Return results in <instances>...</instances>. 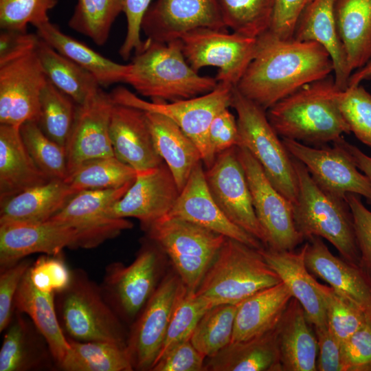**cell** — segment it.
Masks as SVG:
<instances>
[{"mask_svg":"<svg viewBox=\"0 0 371 371\" xmlns=\"http://www.w3.org/2000/svg\"><path fill=\"white\" fill-rule=\"evenodd\" d=\"M182 285L177 273L164 276L137 318L131 325L127 350L134 370H151L161 350Z\"/></svg>","mask_w":371,"mask_h":371,"instance_id":"cell-15","label":"cell"},{"mask_svg":"<svg viewBox=\"0 0 371 371\" xmlns=\"http://www.w3.org/2000/svg\"><path fill=\"white\" fill-rule=\"evenodd\" d=\"M137 171L115 156L87 161L64 180L76 192L121 188L135 181Z\"/></svg>","mask_w":371,"mask_h":371,"instance_id":"cell-39","label":"cell"},{"mask_svg":"<svg viewBox=\"0 0 371 371\" xmlns=\"http://www.w3.org/2000/svg\"><path fill=\"white\" fill-rule=\"evenodd\" d=\"M109 134L115 156L137 172L164 162L155 149L145 111L114 103Z\"/></svg>","mask_w":371,"mask_h":371,"instance_id":"cell-24","label":"cell"},{"mask_svg":"<svg viewBox=\"0 0 371 371\" xmlns=\"http://www.w3.org/2000/svg\"><path fill=\"white\" fill-rule=\"evenodd\" d=\"M29 273L36 289L55 295L66 289L71 279V269L67 267L62 253L41 255L32 262Z\"/></svg>","mask_w":371,"mask_h":371,"instance_id":"cell-49","label":"cell"},{"mask_svg":"<svg viewBox=\"0 0 371 371\" xmlns=\"http://www.w3.org/2000/svg\"><path fill=\"white\" fill-rule=\"evenodd\" d=\"M133 183L115 189L78 192L49 221L76 230L75 249L97 247L133 227V223L127 218L111 217L106 213L107 209L125 194Z\"/></svg>","mask_w":371,"mask_h":371,"instance_id":"cell-13","label":"cell"},{"mask_svg":"<svg viewBox=\"0 0 371 371\" xmlns=\"http://www.w3.org/2000/svg\"><path fill=\"white\" fill-rule=\"evenodd\" d=\"M311 0H274L269 31L283 39L293 38L295 27L304 9Z\"/></svg>","mask_w":371,"mask_h":371,"instance_id":"cell-56","label":"cell"},{"mask_svg":"<svg viewBox=\"0 0 371 371\" xmlns=\"http://www.w3.org/2000/svg\"><path fill=\"white\" fill-rule=\"evenodd\" d=\"M38 36L18 30H1L0 63L7 62L36 47Z\"/></svg>","mask_w":371,"mask_h":371,"instance_id":"cell-58","label":"cell"},{"mask_svg":"<svg viewBox=\"0 0 371 371\" xmlns=\"http://www.w3.org/2000/svg\"><path fill=\"white\" fill-rule=\"evenodd\" d=\"M151 2L152 0L124 1L123 12L126 19V33L119 54L125 60L143 44L141 38L142 24Z\"/></svg>","mask_w":371,"mask_h":371,"instance_id":"cell-54","label":"cell"},{"mask_svg":"<svg viewBox=\"0 0 371 371\" xmlns=\"http://www.w3.org/2000/svg\"><path fill=\"white\" fill-rule=\"evenodd\" d=\"M338 104L355 136L371 148V94L360 84L340 90Z\"/></svg>","mask_w":371,"mask_h":371,"instance_id":"cell-47","label":"cell"},{"mask_svg":"<svg viewBox=\"0 0 371 371\" xmlns=\"http://www.w3.org/2000/svg\"><path fill=\"white\" fill-rule=\"evenodd\" d=\"M125 83L150 101L174 102L207 93L215 78L199 74L188 63L181 40L161 43L146 38L135 52Z\"/></svg>","mask_w":371,"mask_h":371,"instance_id":"cell-3","label":"cell"},{"mask_svg":"<svg viewBox=\"0 0 371 371\" xmlns=\"http://www.w3.org/2000/svg\"><path fill=\"white\" fill-rule=\"evenodd\" d=\"M237 304H219L208 309L191 337L193 346L205 357L216 355L232 339Z\"/></svg>","mask_w":371,"mask_h":371,"instance_id":"cell-43","label":"cell"},{"mask_svg":"<svg viewBox=\"0 0 371 371\" xmlns=\"http://www.w3.org/2000/svg\"><path fill=\"white\" fill-rule=\"evenodd\" d=\"M199 28L227 30L217 0H156L142 24L147 38L161 43L179 40Z\"/></svg>","mask_w":371,"mask_h":371,"instance_id":"cell-19","label":"cell"},{"mask_svg":"<svg viewBox=\"0 0 371 371\" xmlns=\"http://www.w3.org/2000/svg\"><path fill=\"white\" fill-rule=\"evenodd\" d=\"M32 261L27 258L0 270V332L5 330L14 315V298Z\"/></svg>","mask_w":371,"mask_h":371,"instance_id":"cell-50","label":"cell"},{"mask_svg":"<svg viewBox=\"0 0 371 371\" xmlns=\"http://www.w3.org/2000/svg\"><path fill=\"white\" fill-rule=\"evenodd\" d=\"M29 269L16 292L14 308L28 316L45 338L58 368L69 349V344L58 318L56 295L36 289L30 279Z\"/></svg>","mask_w":371,"mask_h":371,"instance_id":"cell-35","label":"cell"},{"mask_svg":"<svg viewBox=\"0 0 371 371\" xmlns=\"http://www.w3.org/2000/svg\"><path fill=\"white\" fill-rule=\"evenodd\" d=\"M234 88L218 83L207 93L174 102L146 101L124 87H115L110 95L115 104L159 113L171 120L197 146L207 168L216 158L209 141V128L218 113L232 106Z\"/></svg>","mask_w":371,"mask_h":371,"instance_id":"cell-9","label":"cell"},{"mask_svg":"<svg viewBox=\"0 0 371 371\" xmlns=\"http://www.w3.org/2000/svg\"><path fill=\"white\" fill-rule=\"evenodd\" d=\"M341 137L332 147H311L300 142L281 138L295 159L304 164L315 183L324 192L339 199L353 193L371 203V183L359 171Z\"/></svg>","mask_w":371,"mask_h":371,"instance_id":"cell-14","label":"cell"},{"mask_svg":"<svg viewBox=\"0 0 371 371\" xmlns=\"http://www.w3.org/2000/svg\"><path fill=\"white\" fill-rule=\"evenodd\" d=\"M124 0H78L68 25L98 45H104L112 25L123 12Z\"/></svg>","mask_w":371,"mask_h":371,"instance_id":"cell-41","label":"cell"},{"mask_svg":"<svg viewBox=\"0 0 371 371\" xmlns=\"http://www.w3.org/2000/svg\"><path fill=\"white\" fill-rule=\"evenodd\" d=\"M60 326L67 338L127 348L122 319L105 300L100 285L82 269H71L68 287L55 296Z\"/></svg>","mask_w":371,"mask_h":371,"instance_id":"cell-4","label":"cell"},{"mask_svg":"<svg viewBox=\"0 0 371 371\" xmlns=\"http://www.w3.org/2000/svg\"><path fill=\"white\" fill-rule=\"evenodd\" d=\"M343 371H371V322L341 344Z\"/></svg>","mask_w":371,"mask_h":371,"instance_id":"cell-51","label":"cell"},{"mask_svg":"<svg viewBox=\"0 0 371 371\" xmlns=\"http://www.w3.org/2000/svg\"><path fill=\"white\" fill-rule=\"evenodd\" d=\"M166 216L190 221L257 249L265 247L258 239L233 223L218 207L207 186L203 162L194 168Z\"/></svg>","mask_w":371,"mask_h":371,"instance_id":"cell-22","label":"cell"},{"mask_svg":"<svg viewBox=\"0 0 371 371\" xmlns=\"http://www.w3.org/2000/svg\"><path fill=\"white\" fill-rule=\"evenodd\" d=\"M169 258L185 287L196 292L227 237L190 221L166 216L144 229Z\"/></svg>","mask_w":371,"mask_h":371,"instance_id":"cell-8","label":"cell"},{"mask_svg":"<svg viewBox=\"0 0 371 371\" xmlns=\"http://www.w3.org/2000/svg\"><path fill=\"white\" fill-rule=\"evenodd\" d=\"M208 137L216 155L240 145L237 118L226 108L218 113L210 124Z\"/></svg>","mask_w":371,"mask_h":371,"instance_id":"cell-55","label":"cell"},{"mask_svg":"<svg viewBox=\"0 0 371 371\" xmlns=\"http://www.w3.org/2000/svg\"><path fill=\"white\" fill-rule=\"evenodd\" d=\"M180 40L185 58L195 71L215 67L217 82L232 88L237 86L258 47L257 38L212 28L194 30Z\"/></svg>","mask_w":371,"mask_h":371,"instance_id":"cell-11","label":"cell"},{"mask_svg":"<svg viewBox=\"0 0 371 371\" xmlns=\"http://www.w3.org/2000/svg\"><path fill=\"white\" fill-rule=\"evenodd\" d=\"M46 80L36 47L0 63V124L21 126L37 122Z\"/></svg>","mask_w":371,"mask_h":371,"instance_id":"cell-17","label":"cell"},{"mask_svg":"<svg viewBox=\"0 0 371 371\" xmlns=\"http://www.w3.org/2000/svg\"><path fill=\"white\" fill-rule=\"evenodd\" d=\"M155 149L171 172L179 192L194 168L202 161L194 142L171 120L146 112Z\"/></svg>","mask_w":371,"mask_h":371,"instance_id":"cell-31","label":"cell"},{"mask_svg":"<svg viewBox=\"0 0 371 371\" xmlns=\"http://www.w3.org/2000/svg\"><path fill=\"white\" fill-rule=\"evenodd\" d=\"M339 91L329 75L278 101L266 111L267 119L281 138L317 147L333 143L350 133L339 107Z\"/></svg>","mask_w":371,"mask_h":371,"instance_id":"cell-2","label":"cell"},{"mask_svg":"<svg viewBox=\"0 0 371 371\" xmlns=\"http://www.w3.org/2000/svg\"><path fill=\"white\" fill-rule=\"evenodd\" d=\"M335 17L353 72L371 61V0H335Z\"/></svg>","mask_w":371,"mask_h":371,"instance_id":"cell-36","label":"cell"},{"mask_svg":"<svg viewBox=\"0 0 371 371\" xmlns=\"http://www.w3.org/2000/svg\"><path fill=\"white\" fill-rule=\"evenodd\" d=\"M257 38L256 53L236 88L265 111L333 72L330 54L317 42L283 39L269 30Z\"/></svg>","mask_w":371,"mask_h":371,"instance_id":"cell-1","label":"cell"},{"mask_svg":"<svg viewBox=\"0 0 371 371\" xmlns=\"http://www.w3.org/2000/svg\"><path fill=\"white\" fill-rule=\"evenodd\" d=\"M346 200L352 216L359 266L371 277V211L363 204L359 195L348 193Z\"/></svg>","mask_w":371,"mask_h":371,"instance_id":"cell-52","label":"cell"},{"mask_svg":"<svg viewBox=\"0 0 371 371\" xmlns=\"http://www.w3.org/2000/svg\"><path fill=\"white\" fill-rule=\"evenodd\" d=\"M180 192L167 165L137 172L135 181L125 194L106 211L114 218H135L143 229L165 216Z\"/></svg>","mask_w":371,"mask_h":371,"instance_id":"cell-18","label":"cell"},{"mask_svg":"<svg viewBox=\"0 0 371 371\" xmlns=\"http://www.w3.org/2000/svg\"><path fill=\"white\" fill-rule=\"evenodd\" d=\"M249 187L253 206L267 239V248L294 250L304 240L298 232L293 205L271 183L262 168L243 146L236 148Z\"/></svg>","mask_w":371,"mask_h":371,"instance_id":"cell-12","label":"cell"},{"mask_svg":"<svg viewBox=\"0 0 371 371\" xmlns=\"http://www.w3.org/2000/svg\"><path fill=\"white\" fill-rule=\"evenodd\" d=\"M190 339L174 346L155 363L152 371H203L205 359Z\"/></svg>","mask_w":371,"mask_h":371,"instance_id":"cell-53","label":"cell"},{"mask_svg":"<svg viewBox=\"0 0 371 371\" xmlns=\"http://www.w3.org/2000/svg\"><path fill=\"white\" fill-rule=\"evenodd\" d=\"M304 311L294 297L277 324V341L282 371H316L317 341Z\"/></svg>","mask_w":371,"mask_h":371,"instance_id":"cell-28","label":"cell"},{"mask_svg":"<svg viewBox=\"0 0 371 371\" xmlns=\"http://www.w3.org/2000/svg\"><path fill=\"white\" fill-rule=\"evenodd\" d=\"M36 52L46 78L77 104H82L100 87L91 73L56 51L39 36Z\"/></svg>","mask_w":371,"mask_h":371,"instance_id":"cell-37","label":"cell"},{"mask_svg":"<svg viewBox=\"0 0 371 371\" xmlns=\"http://www.w3.org/2000/svg\"><path fill=\"white\" fill-rule=\"evenodd\" d=\"M342 142L351 155L357 168L368 178L371 183V157L365 154L358 147L348 142L344 138Z\"/></svg>","mask_w":371,"mask_h":371,"instance_id":"cell-59","label":"cell"},{"mask_svg":"<svg viewBox=\"0 0 371 371\" xmlns=\"http://www.w3.org/2000/svg\"><path fill=\"white\" fill-rule=\"evenodd\" d=\"M281 282L260 249L226 238L195 294L212 306L236 305Z\"/></svg>","mask_w":371,"mask_h":371,"instance_id":"cell-5","label":"cell"},{"mask_svg":"<svg viewBox=\"0 0 371 371\" xmlns=\"http://www.w3.org/2000/svg\"><path fill=\"white\" fill-rule=\"evenodd\" d=\"M76 240L74 228L50 221L0 224V269L34 254L57 255L66 247L75 249Z\"/></svg>","mask_w":371,"mask_h":371,"instance_id":"cell-23","label":"cell"},{"mask_svg":"<svg viewBox=\"0 0 371 371\" xmlns=\"http://www.w3.org/2000/svg\"><path fill=\"white\" fill-rule=\"evenodd\" d=\"M317 286L324 300L327 325L341 344L369 321L361 310L331 286L320 283Z\"/></svg>","mask_w":371,"mask_h":371,"instance_id":"cell-46","label":"cell"},{"mask_svg":"<svg viewBox=\"0 0 371 371\" xmlns=\"http://www.w3.org/2000/svg\"><path fill=\"white\" fill-rule=\"evenodd\" d=\"M370 78H371V61L352 74L348 86L359 85L361 81Z\"/></svg>","mask_w":371,"mask_h":371,"instance_id":"cell-60","label":"cell"},{"mask_svg":"<svg viewBox=\"0 0 371 371\" xmlns=\"http://www.w3.org/2000/svg\"><path fill=\"white\" fill-rule=\"evenodd\" d=\"M146 243L128 265L113 262L105 269L102 294L122 321L131 325L151 297L163 273L161 250Z\"/></svg>","mask_w":371,"mask_h":371,"instance_id":"cell-10","label":"cell"},{"mask_svg":"<svg viewBox=\"0 0 371 371\" xmlns=\"http://www.w3.org/2000/svg\"><path fill=\"white\" fill-rule=\"evenodd\" d=\"M37 35L64 56L91 73L102 87L124 82L130 65L120 64L63 32L49 21L36 25Z\"/></svg>","mask_w":371,"mask_h":371,"instance_id":"cell-34","label":"cell"},{"mask_svg":"<svg viewBox=\"0 0 371 371\" xmlns=\"http://www.w3.org/2000/svg\"><path fill=\"white\" fill-rule=\"evenodd\" d=\"M78 104L47 78L39 99L37 124L51 139L65 148L73 127Z\"/></svg>","mask_w":371,"mask_h":371,"instance_id":"cell-40","label":"cell"},{"mask_svg":"<svg viewBox=\"0 0 371 371\" xmlns=\"http://www.w3.org/2000/svg\"><path fill=\"white\" fill-rule=\"evenodd\" d=\"M23 143L36 166L50 179L65 180L68 176L66 150L48 137L36 122L20 126Z\"/></svg>","mask_w":371,"mask_h":371,"instance_id":"cell-44","label":"cell"},{"mask_svg":"<svg viewBox=\"0 0 371 371\" xmlns=\"http://www.w3.org/2000/svg\"><path fill=\"white\" fill-rule=\"evenodd\" d=\"M76 193L60 179L25 190L0 203V224L47 221Z\"/></svg>","mask_w":371,"mask_h":371,"instance_id":"cell-30","label":"cell"},{"mask_svg":"<svg viewBox=\"0 0 371 371\" xmlns=\"http://www.w3.org/2000/svg\"><path fill=\"white\" fill-rule=\"evenodd\" d=\"M236 148L217 155L212 166L206 168L207 186L223 214L233 223L258 239L266 247V236L256 216Z\"/></svg>","mask_w":371,"mask_h":371,"instance_id":"cell-16","label":"cell"},{"mask_svg":"<svg viewBox=\"0 0 371 371\" xmlns=\"http://www.w3.org/2000/svg\"><path fill=\"white\" fill-rule=\"evenodd\" d=\"M313 327L318 348L317 370L343 371L341 342L332 333L327 324Z\"/></svg>","mask_w":371,"mask_h":371,"instance_id":"cell-57","label":"cell"},{"mask_svg":"<svg viewBox=\"0 0 371 371\" xmlns=\"http://www.w3.org/2000/svg\"><path fill=\"white\" fill-rule=\"evenodd\" d=\"M237 115L240 146L258 161L273 186L293 205L298 196L293 158L269 123L266 111L234 87L232 106Z\"/></svg>","mask_w":371,"mask_h":371,"instance_id":"cell-7","label":"cell"},{"mask_svg":"<svg viewBox=\"0 0 371 371\" xmlns=\"http://www.w3.org/2000/svg\"><path fill=\"white\" fill-rule=\"evenodd\" d=\"M223 23L233 32L258 38L270 28L274 0H217Z\"/></svg>","mask_w":371,"mask_h":371,"instance_id":"cell-42","label":"cell"},{"mask_svg":"<svg viewBox=\"0 0 371 371\" xmlns=\"http://www.w3.org/2000/svg\"><path fill=\"white\" fill-rule=\"evenodd\" d=\"M292 157V156H291ZM293 163L298 183V196L293 204L296 227L304 239L324 238L341 258L359 265L352 216L346 199H339L322 190L297 159Z\"/></svg>","mask_w":371,"mask_h":371,"instance_id":"cell-6","label":"cell"},{"mask_svg":"<svg viewBox=\"0 0 371 371\" xmlns=\"http://www.w3.org/2000/svg\"><path fill=\"white\" fill-rule=\"evenodd\" d=\"M293 38L302 41H315L324 46L333 63L335 86L345 90L353 73L339 40L335 17V0H311L300 14Z\"/></svg>","mask_w":371,"mask_h":371,"instance_id":"cell-27","label":"cell"},{"mask_svg":"<svg viewBox=\"0 0 371 371\" xmlns=\"http://www.w3.org/2000/svg\"><path fill=\"white\" fill-rule=\"evenodd\" d=\"M276 326L259 336L231 341L216 355L208 358L205 370L282 371Z\"/></svg>","mask_w":371,"mask_h":371,"instance_id":"cell-33","label":"cell"},{"mask_svg":"<svg viewBox=\"0 0 371 371\" xmlns=\"http://www.w3.org/2000/svg\"><path fill=\"white\" fill-rule=\"evenodd\" d=\"M213 307L183 284L177 296L166 337L156 360L174 346L190 337L204 313ZM155 361V362H156Z\"/></svg>","mask_w":371,"mask_h":371,"instance_id":"cell-45","label":"cell"},{"mask_svg":"<svg viewBox=\"0 0 371 371\" xmlns=\"http://www.w3.org/2000/svg\"><path fill=\"white\" fill-rule=\"evenodd\" d=\"M58 0H0L1 30L27 32L29 24L36 25L49 21L48 13Z\"/></svg>","mask_w":371,"mask_h":371,"instance_id":"cell-48","label":"cell"},{"mask_svg":"<svg viewBox=\"0 0 371 371\" xmlns=\"http://www.w3.org/2000/svg\"><path fill=\"white\" fill-rule=\"evenodd\" d=\"M307 240L304 260L308 270L361 310L371 322V277L359 265L333 255L322 238Z\"/></svg>","mask_w":371,"mask_h":371,"instance_id":"cell-21","label":"cell"},{"mask_svg":"<svg viewBox=\"0 0 371 371\" xmlns=\"http://www.w3.org/2000/svg\"><path fill=\"white\" fill-rule=\"evenodd\" d=\"M113 104L110 93L101 87L82 104H78L65 147L68 175L87 161L115 156L109 134Z\"/></svg>","mask_w":371,"mask_h":371,"instance_id":"cell-20","label":"cell"},{"mask_svg":"<svg viewBox=\"0 0 371 371\" xmlns=\"http://www.w3.org/2000/svg\"><path fill=\"white\" fill-rule=\"evenodd\" d=\"M292 297L287 286L281 282L238 303L232 341L251 339L275 328Z\"/></svg>","mask_w":371,"mask_h":371,"instance_id":"cell-32","label":"cell"},{"mask_svg":"<svg viewBox=\"0 0 371 371\" xmlns=\"http://www.w3.org/2000/svg\"><path fill=\"white\" fill-rule=\"evenodd\" d=\"M50 180L28 153L20 126L0 124V202Z\"/></svg>","mask_w":371,"mask_h":371,"instance_id":"cell-29","label":"cell"},{"mask_svg":"<svg viewBox=\"0 0 371 371\" xmlns=\"http://www.w3.org/2000/svg\"><path fill=\"white\" fill-rule=\"evenodd\" d=\"M69 349L58 366L64 371L134 370L126 347L67 338Z\"/></svg>","mask_w":371,"mask_h":371,"instance_id":"cell-38","label":"cell"},{"mask_svg":"<svg viewBox=\"0 0 371 371\" xmlns=\"http://www.w3.org/2000/svg\"><path fill=\"white\" fill-rule=\"evenodd\" d=\"M0 350V371H35L57 368L49 345L32 320L15 310Z\"/></svg>","mask_w":371,"mask_h":371,"instance_id":"cell-25","label":"cell"},{"mask_svg":"<svg viewBox=\"0 0 371 371\" xmlns=\"http://www.w3.org/2000/svg\"><path fill=\"white\" fill-rule=\"evenodd\" d=\"M306 245L298 251L260 249L269 265L287 286L292 297L302 306L306 319L313 326L327 324L325 303L318 289V282L308 270L305 260Z\"/></svg>","mask_w":371,"mask_h":371,"instance_id":"cell-26","label":"cell"}]
</instances>
